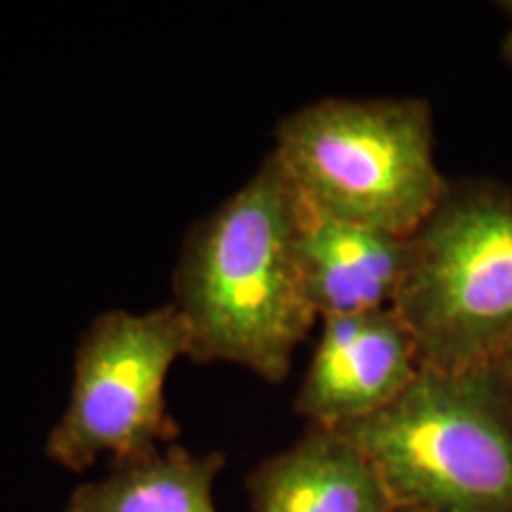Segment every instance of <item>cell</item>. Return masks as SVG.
<instances>
[{"instance_id":"obj_6","label":"cell","mask_w":512,"mask_h":512,"mask_svg":"<svg viewBox=\"0 0 512 512\" xmlns=\"http://www.w3.org/2000/svg\"><path fill=\"white\" fill-rule=\"evenodd\" d=\"M420 370L418 342L394 309L323 318L294 413L309 427L347 430L399 399Z\"/></svg>"},{"instance_id":"obj_11","label":"cell","mask_w":512,"mask_h":512,"mask_svg":"<svg viewBox=\"0 0 512 512\" xmlns=\"http://www.w3.org/2000/svg\"><path fill=\"white\" fill-rule=\"evenodd\" d=\"M503 55H505V60L512 64V29L508 31V36H505V41H503Z\"/></svg>"},{"instance_id":"obj_2","label":"cell","mask_w":512,"mask_h":512,"mask_svg":"<svg viewBox=\"0 0 512 512\" xmlns=\"http://www.w3.org/2000/svg\"><path fill=\"white\" fill-rule=\"evenodd\" d=\"M273 157L306 207L411 238L448 188L422 98H323L275 126Z\"/></svg>"},{"instance_id":"obj_10","label":"cell","mask_w":512,"mask_h":512,"mask_svg":"<svg viewBox=\"0 0 512 512\" xmlns=\"http://www.w3.org/2000/svg\"><path fill=\"white\" fill-rule=\"evenodd\" d=\"M494 370L498 373V377H501L505 392H508V396L512 399V351H510L508 356L503 358L501 363H498V366H496Z\"/></svg>"},{"instance_id":"obj_4","label":"cell","mask_w":512,"mask_h":512,"mask_svg":"<svg viewBox=\"0 0 512 512\" xmlns=\"http://www.w3.org/2000/svg\"><path fill=\"white\" fill-rule=\"evenodd\" d=\"M339 432L399 510L512 512V399L496 370L422 368L384 411Z\"/></svg>"},{"instance_id":"obj_5","label":"cell","mask_w":512,"mask_h":512,"mask_svg":"<svg viewBox=\"0 0 512 512\" xmlns=\"http://www.w3.org/2000/svg\"><path fill=\"white\" fill-rule=\"evenodd\" d=\"M188 351L174 304L93 318L76 344L69 401L48 434V458L83 472L102 456L126 463L174 444L178 425L169 415L166 380Z\"/></svg>"},{"instance_id":"obj_12","label":"cell","mask_w":512,"mask_h":512,"mask_svg":"<svg viewBox=\"0 0 512 512\" xmlns=\"http://www.w3.org/2000/svg\"><path fill=\"white\" fill-rule=\"evenodd\" d=\"M501 8H503L505 12H508V17L512 19V3H501Z\"/></svg>"},{"instance_id":"obj_3","label":"cell","mask_w":512,"mask_h":512,"mask_svg":"<svg viewBox=\"0 0 512 512\" xmlns=\"http://www.w3.org/2000/svg\"><path fill=\"white\" fill-rule=\"evenodd\" d=\"M392 309L413 332L420 366L494 370L512 351V185L456 181L408 238Z\"/></svg>"},{"instance_id":"obj_8","label":"cell","mask_w":512,"mask_h":512,"mask_svg":"<svg viewBox=\"0 0 512 512\" xmlns=\"http://www.w3.org/2000/svg\"><path fill=\"white\" fill-rule=\"evenodd\" d=\"M254 512H399L377 467L347 434L306 427L249 472Z\"/></svg>"},{"instance_id":"obj_13","label":"cell","mask_w":512,"mask_h":512,"mask_svg":"<svg viewBox=\"0 0 512 512\" xmlns=\"http://www.w3.org/2000/svg\"><path fill=\"white\" fill-rule=\"evenodd\" d=\"M399 512H415V510H399Z\"/></svg>"},{"instance_id":"obj_9","label":"cell","mask_w":512,"mask_h":512,"mask_svg":"<svg viewBox=\"0 0 512 512\" xmlns=\"http://www.w3.org/2000/svg\"><path fill=\"white\" fill-rule=\"evenodd\" d=\"M223 465L219 451L162 446L76 486L64 512H216L214 482Z\"/></svg>"},{"instance_id":"obj_1","label":"cell","mask_w":512,"mask_h":512,"mask_svg":"<svg viewBox=\"0 0 512 512\" xmlns=\"http://www.w3.org/2000/svg\"><path fill=\"white\" fill-rule=\"evenodd\" d=\"M302 200L268 152L219 207L192 223L174 268L188 358L280 384L313 325L297 233Z\"/></svg>"},{"instance_id":"obj_7","label":"cell","mask_w":512,"mask_h":512,"mask_svg":"<svg viewBox=\"0 0 512 512\" xmlns=\"http://www.w3.org/2000/svg\"><path fill=\"white\" fill-rule=\"evenodd\" d=\"M297 249L306 297L320 320L394 306L408 238L332 219L302 202Z\"/></svg>"}]
</instances>
